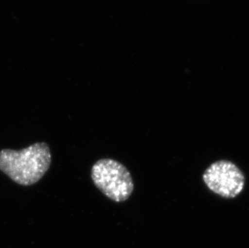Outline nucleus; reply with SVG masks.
I'll list each match as a JSON object with an SVG mask.
<instances>
[{
    "label": "nucleus",
    "instance_id": "nucleus-2",
    "mask_svg": "<svg viewBox=\"0 0 249 248\" xmlns=\"http://www.w3.org/2000/svg\"><path fill=\"white\" fill-rule=\"evenodd\" d=\"M90 176L94 185L115 202L127 201L134 191L132 174L124 164L115 159H99L92 166Z\"/></svg>",
    "mask_w": 249,
    "mask_h": 248
},
{
    "label": "nucleus",
    "instance_id": "nucleus-3",
    "mask_svg": "<svg viewBox=\"0 0 249 248\" xmlns=\"http://www.w3.org/2000/svg\"><path fill=\"white\" fill-rule=\"evenodd\" d=\"M202 180L212 193L225 199L237 197L245 186V176L242 170L227 159L212 163L202 174Z\"/></svg>",
    "mask_w": 249,
    "mask_h": 248
},
{
    "label": "nucleus",
    "instance_id": "nucleus-1",
    "mask_svg": "<svg viewBox=\"0 0 249 248\" xmlns=\"http://www.w3.org/2000/svg\"><path fill=\"white\" fill-rule=\"evenodd\" d=\"M52 155L47 143H35L21 150L0 151V170L23 186L37 183L50 169Z\"/></svg>",
    "mask_w": 249,
    "mask_h": 248
}]
</instances>
